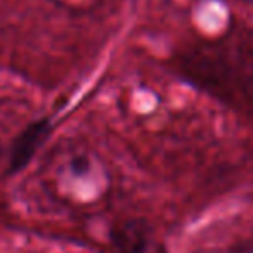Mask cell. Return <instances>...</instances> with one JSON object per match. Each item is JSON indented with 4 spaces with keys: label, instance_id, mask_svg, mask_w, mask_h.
Masks as SVG:
<instances>
[{
    "label": "cell",
    "instance_id": "6da1fadb",
    "mask_svg": "<svg viewBox=\"0 0 253 253\" xmlns=\"http://www.w3.org/2000/svg\"><path fill=\"white\" fill-rule=\"evenodd\" d=\"M52 134V123L49 118H39L26 125L14 139L9 153V173H18L28 165L43 142Z\"/></svg>",
    "mask_w": 253,
    "mask_h": 253
},
{
    "label": "cell",
    "instance_id": "7a4b0ae2",
    "mask_svg": "<svg viewBox=\"0 0 253 253\" xmlns=\"http://www.w3.org/2000/svg\"><path fill=\"white\" fill-rule=\"evenodd\" d=\"M109 239L116 253H148L151 225L144 218H128L113 225Z\"/></svg>",
    "mask_w": 253,
    "mask_h": 253
},
{
    "label": "cell",
    "instance_id": "3957f363",
    "mask_svg": "<svg viewBox=\"0 0 253 253\" xmlns=\"http://www.w3.org/2000/svg\"><path fill=\"white\" fill-rule=\"evenodd\" d=\"M71 169L75 173H84L88 170V160L85 156H77V158L71 162Z\"/></svg>",
    "mask_w": 253,
    "mask_h": 253
},
{
    "label": "cell",
    "instance_id": "277c9868",
    "mask_svg": "<svg viewBox=\"0 0 253 253\" xmlns=\"http://www.w3.org/2000/svg\"><path fill=\"white\" fill-rule=\"evenodd\" d=\"M153 253H169V252H167V250H165V246L158 245V246H156L155 250H153Z\"/></svg>",
    "mask_w": 253,
    "mask_h": 253
},
{
    "label": "cell",
    "instance_id": "5b68a950",
    "mask_svg": "<svg viewBox=\"0 0 253 253\" xmlns=\"http://www.w3.org/2000/svg\"><path fill=\"white\" fill-rule=\"evenodd\" d=\"M0 153H2V142H0Z\"/></svg>",
    "mask_w": 253,
    "mask_h": 253
}]
</instances>
